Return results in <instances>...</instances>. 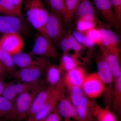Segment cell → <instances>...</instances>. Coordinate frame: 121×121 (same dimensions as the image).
<instances>
[{"label":"cell","mask_w":121,"mask_h":121,"mask_svg":"<svg viewBox=\"0 0 121 121\" xmlns=\"http://www.w3.org/2000/svg\"><path fill=\"white\" fill-rule=\"evenodd\" d=\"M26 121H35L34 119L28 118Z\"/></svg>","instance_id":"60d3db41"},{"label":"cell","mask_w":121,"mask_h":121,"mask_svg":"<svg viewBox=\"0 0 121 121\" xmlns=\"http://www.w3.org/2000/svg\"><path fill=\"white\" fill-rule=\"evenodd\" d=\"M74 16L77 19H96L95 9L91 0H81Z\"/></svg>","instance_id":"44dd1931"},{"label":"cell","mask_w":121,"mask_h":121,"mask_svg":"<svg viewBox=\"0 0 121 121\" xmlns=\"http://www.w3.org/2000/svg\"><path fill=\"white\" fill-rule=\"evenodd\" d=\"M13 103L0 95V121H11Z\"/></svg>","instance_id":"4316f807"},{"label":"cell","mask_w":121,"mask_h":121,"mask_svg":"<svg viewBox=\"0 0 121 121\" xmlns=\"http://www.w3.org/2000/svg\"><path fill=\"white\" fill-rule=\"evenodd\" d=\"M24 0H13V3L17 8L19 11H21L22 6ZM22 12V11H21Z\"/></svg>","instance_id":"8d00e7d4"},{"label":"cell","mask_w":121,"mask_h":121,"mask_svg":"<svg viewBox=\"0 0 121 121\" xmlns=\"http://www.w3.org/2000/svg\"><path fill=\"white\" fill-rule=\"evenodd\" d=\"M101 54L111 72L114 80L121 75V69L119 59L106 50L103 45L99 47Z\"/></svg>","instance_id":"d6986e66"},{"label":"cell","mask_w":121,"mask_h":121,"mask_svg":"<svg viewBox=\"0 0 121 121\" xmlns=\"http://www.w3.org/2000/svg\"><path fill=\"white\" fill-rule=\"evenodd\" d=\"M36 58L35 63L17 70L10 75L11 77L24 82H33L41 79L48 67L52 63L49 59L38 56Z\"/></svg>","instance_id":"7a4b0ae2"},{"label":"cell","mask_w":121,"mask_h":121,"mask_svg":"<svg viewBox=\"0 0 121 121\" xmlns=\"http://www.w3.org/2000/svg\"><path fill=\"white\" fill-rule=\"evenodd\" d=\"M45 73L46 82L49 86H55L59 82L64 72L59 65L51 64L48 67Z\"/></svg>","instance_id":"7402d4cb"},{"label":"cell","mask_w":121,"mask_h":121,"mask_svg":"<svg viewBox=\"0 0 121 121\" xmlns=\"http://www.w3.org/2000/svg\"><path fill=\"white\" fill-rule=\"evenodd\" d=\"M66 33L71 50H73L74 53L80 54L84 48L78 42L71 32L69 31Z\"/></svg>","instance_id":"836d02e7"},{"label":"cell","mask_w":121,"mask_h":121,"mask_svg":"<svg viewBox=\"0 0 121 121\" xmlns=\"http://www.w3.org/2000/svg\"><path fill=\"white\" fill-rule=\"evenodd\" d=\"M54 87L48 85L40 91L33 100L28 118L34 119L36 115L47 100Z\"/></svg>","instance_id":"9a60e30c"},{"label":"cell","mask_w":121,"mask_h":121,"mask_svg":"<svg viewBox=\"0 0 121 121\" xmlns=\"http://www.w3.org/2000/svg\"><path fill=\"white\" fill-rule=\"evenodd\" d=\"M63 18L54 12L49 13V16L44 27L45 36L56 46L66 32Z\"/></svg>","instance_id":"ba28073f"},{"label":"cell","mask_w":121,"mask_h":121,"mask_svg":"<svg viewBox=\"0 0 121 121\" xmlns=\"http://www.w3.org/2000/svg\"><path fill=\"white\" fill-rule=\"evenodd\" d=\"M65 13L63 20L66 26L68 27L73 19L81 0H64Z\"/></svg>","instance_id":"cb8c5ba5"},{"label":"cell","mask_w":121,"mask_h":121,"mask_svg":"<svg viewBox=\"0 0 121 121\" xmlns=\"http://www.w3.org/2000/svg\"><path fill=\"white\" fill-rule=\"evenodd\" d=\"M96 121V120H95H95H94V121Z\"/></svg>","instance_id":"7bdbcfd3"},{"label":"cell","mask_w":121,"mask_h":121,"mask_svg":"<svg viewBox=\"0 0 121 121\" xmlns=\"http://www.w3.org/2000/svg\"><path fill=\"white\" fill-rule=\"evenodd\" d=\"M29 53L32 56L45 58L56 59L60 57L56 46L46 36L39 33L36 35L34 45Z\"/></svg>","instance_id":"8992f818"},{"label":"cell","mask_w":121,"mask_h":121,"mask_svg":"<svg viewBox=\"0 0 121 121\" xmlns=\"http://www.w3.org/2000/svg\"><path fill=\"white\" fill-rule=\"evenodd\" d=\"M41 90L25 92L17 97L13 102L11 121H21L27 119L33 100Z\"/></svg>","instance_id":"3957f363"},{"label":"cell","mask_w":121,"mask_h":121,"mask_svg":"<svg viewBox=\"0 0 121 121\" xmlns=\"http://www.w3.org/2000/svg\"><path fill=\"white\" fill-rule=\"evenodd\" d=\"M69 92L68 98L75 106L84 96L82 87L73 86L66 88Z\"/></svg>","instance_id":"f546056e"},{"label":"cell","mask_w":121,"mask_h":121,"mask_svg":"<svg viewBox=\"0 0 121 121\" xmlns=\"http://www.w3.org/2000/svg\"><path fill=\"white\" fill-rule=\"evenodd\" d=\"M63 76L64 74L59 83L54 87L45 104L36 115L35 121L42 120L51 113L57 107L61 98L65 95L66 88Z\"/></svg>","instance_id":"5b68a950"},{"label":"cell","mask_w":121,"mask_h":121,"mask_svg":"<svg viewBox=\"0 0 121 121\" xmlns=\"http://www.w3.org/2000/svg\"><path fill=\"white\" fill-rule=\"evenodd\" d=\"M90 104L92 114L96 121H118L109 107H102L94 100H90Z\"/></svg>","instance_id":"2e32d148"},{"label":"cell","mask_w":121,"mask_h":121,"mask_svg":"<svg viewBox=\"0 0 121 121\" xmlns=\"http://www.w3.org/2000/svg\"><path fill=\"white\" fill-rule=\"evenodd\" d=\"M0 63L6 74H11L17 70L12 55L0 48Z\"/></svg>","instance_id":"484cf974"},{"label":"cell","mask_w":121,"mask_h":121,"mask_svg":"<svg viewBox=\"0 0 121 121\" xmlns=\"http://www.w3.org/2000/svg\"><path fill=\"white\" fill-rule=\"evenodd\" d=\"M6 73L0 63V80L3 82H5V79L6 77Z\"/></svg>","instance_id":"74e56055"},{"label":"cell","mask_w":121,"mask_h":121,"mask_svg":"<svg viewBox=\"0 0 121 121\" xmlns=\"http://www.w3.org/2000/svg\"><path fill=\"white\" fill-rule=\"evenodd\" d=\"M72 34L83 47L87 48L90 51L94 47L95 44L91 41L86 34L79 32L77 30L74 31Z\"/></svg>","instance_id":"4dcf8cb0"},{"label":"cell","mask_w":121,"mask_h":121,"mask_svg":"<svg viewBox=\"0 0 121 121\" xmlns=\"http://www.w3.org/2000/svg\"><path fill=\"white\" fill-rule=\"evenodd\" d=\"M63 121H75L73 119H69V118H64Z\"/></svg>","instance_id":"ab89813d"},{"label":"cell","mask_w":121,"mask_h":121,"mask_svg":"<svg viewBox=\"0 0 121 121\" xmlns=\"http://www.w3.org/2000/svg\"><path fill=\"white\" fill-rule=\"evenodd\" d=\"M60 116L63 118H69L78 121L75 107L72 103L68 97L64 95L60 100L57 107Z\"/></svg>","instance_id":"e0dca14e"},{"label":"cell","mask_w":121,"mask_h":121,"mask_svg":"<svg viewBox=\"0 0 121 121\" xmlns=\"http://www.w3.org/2000/svg\"><path fill=\"white\" fill-rule=\"evenodd\" d=\"M45 2H46V3L47 4H48V3H49V0H45Z\"/></svg>","instance_id":"b9f144b4"},{"label":"cell","mask_w":121,"mask_h":121,"mask_svg":"<svg viewBox=\"0 0 121 121\" xmlns=\"http://www.w3.org/2000/svg\"><path fill=\"white\" fill-rule=\"evenodd\" d=\"M24 2L29 22L39 33L45 36L44 27L49 13L42 0H24Z\"/></svg>","instance_id":"6da1fadb"},{"label":"cell","mask_w":121,"mask_h":121,"mask_svg":"<svg viewBox=\"0 0 121 121\" xmlns=\"http://www.w3.org/2000/svg\"><path fill=\"white\" fill-rule=\"evenodd\" d=\"M48 5L52 9V12L60 15L63 19L65 13L64 0H49Z\"/></svg>","instance_id":"d6a6232c"},{"label":"cell","mask_w":121,"mask_h":121,"mask_svg":"<svg viewBox=\"0 0 121 121\" xmlns=\"http://www.w3.org/2000/svg\"><path fill=\"white\" fill-rule=\"evenodd\" d=\"M41 121V120H40V121Z\"/></svg>","instance_id":"ee69618b"},{"label":"cell","mask_w":121,"mask_h":121,"mask_svg":"<svg viewBox=\"0 0 121 121\" xmlns=\"http://www.w3.org/2000/svg\"><path fill=\"white\" fill-rule=\"evenodd\" d=\"M96 63L97 67V72L99 78L105 84L108 86L105 89V101L106 107L110 108L112 101V95L113 86L114 78L110 69L104 60L101 54L98 55L96 58Z\"/></svg>","instance_id":"52a82bcc"},{"label":"cell","mask_w":121,"mask_h":121,"mask_svg":"<svg viewBox=\"0 0 121 121\" xmlns=\"http://www.w3.org/2000/svg\"><path fill=\"white\" fill-rule=\"evenodd\" d=\"M26 26L22 17L0 14V34H21L26 30Z\"/></svg>","instance_id":"30bf717a"},{"label":"cell","mask_w":121,"mask_h":121,"mask_svg":"<svg viewBox=\"0 0 121 121\" xmlns=\"http://www.w3.org/2000/svg\"><path fill=\"white\" fill-rule=\"evenodd\" d=\"M81 54L74 53L70 54L68 52H63L60 57L59 64L63 72H66L78 66H81L82 63L79 60Z\"/></svg>","instance_id":"ac0fdd59"},{"label":"cell","mask_w":121,"mask_h":121,"mask_svg":"<svg viewBox=\"0 0 121 121\" xmlns=\"http://www.w3.org/2000/svg\"><path fill=\"white\" fill-rule=\"evenodd\" d=\"M86 71L78 66L64 74V80L66 88L73 86L82 87L86 76Z\"/></svg>","instance_id":"5bb4252c"},{"label":"cell","mask_w":121,"mask_h":121,"mask_svg":"<svg viewBox=\"0 0 121 121\" xmlns=\"http://www.w3.org/2000/svg\"><path fill=\"white\" fill-rule=\"evenodd\" d=\"M12 57L15 65L20 69L33 65L37 61L36 57L35 59H33L29 53L22 51L13 55Z\"/></svg>","instance_id":"d4e9b609"},{"label":"cell","mask_w":121,"mask_h":121,"mask_svg":"<svg viewBox=\"0 0 121 121\" xmlns=\"http://www.w3.org/2000/svg\"><path fill=\"white\" fill-rule=\"evenodd\" d=\"M24 44L23 39L19 33L4 34L0 39V48L12 55L22 51Z\"/></svg>","instance_id":"7c38bea8"},{"label":"cell","mask_w":121,"mask_h":121,"mask_svg":"<svg viewBox=\"0 0 121 121\" xmlns=\"http://www.w3.org/2000/svg\"><path fill=\"white\" fill-rule=\"evenodd\" d=\"M102 35V45L106 50L119 59L121 50L119 37L116 33L110 29L99 28Z\"/></svg>","instance_id":"4fadbf2b"},{"label":"cell","mask_w":121,"mask_h":121,"mask_svg":"<svg viewBox=\"0 0 121 121\" xmlns=\"http://www.w3.org/2000/svg\"><path fill=\"white\" fill-rule=\"evenodd\" d=\"M7 83L5 82L0 80V95H2L3 91Z\"/></svg>","instance_id":"f35d334b"},{"label":"cell","mask_w":121,"mask_h":121,"mask_svg":"<svg viewBox=\"0 0 121 121\" xmlns=\"http://www.w3.org/2000/svg\"><path fill=\"white\" fill-rule=\"evenodd\" d=\"M45 86V81L42 79L31 82L9 83L5 85L2 95L13 103L17 97L21 94L26 92H33L41 90Z\"/></svg>","instance_id":"277c9868"},{"label":"cell","mask_w":121,"mask_h":121,"mask_svg":"<svg viewBox=\"0 0 121 121\" xmlns=\"http://www.w3.org/2000/svg\"><path fill=\"white\" fill-rule=\"evenodd\" d=\"M93 3L104 20L117 31L121 30V25L110 0H93Z\"/></svg>","instance_id":"8fae6325"},{"label":"cell","mask_w":121,"mask_h":121,"mask_svg":"<svg viewBox=\"0 0 121 121\" xmlns=\"http://www.w3.org/2000/svg\"><path fill=\"white\" fill-rule=\"evenodd\" d=\"M114 110L119 114L121 112V75L114 80L111 106Z\"/></svg>","instance_id":"603a6c76"},{"label":"cell","mask_w":121,"mask_h":121,"mask_svg":"<svg viewBox=\"0 0 121 121\" xmlns=\"http://www.w3.org/2000/svg\"><path fill=\"white\" fill-rule=\"evenodd\" d=\"M82 87L84 95L91 99L100 97L105 89V84L97 72L87 75Z\"/></svg>","instance_id":"9c48e42d"},{"label":"cell","mask_w":121,"mask_h":121,"mask_svg":"<svg viewBox=\"0 0 121 121\" xmlns=\"http://www.w3.org/2000/svg\"><path fill=\"white\" fill-rule=\"evenodd\" d=\"M76 30L82 33H85L88 30L96 27V19H86L79 18L77 19Z\"/></svg>","instance_id":"f1b7e54d"},{"label":"cell","mask_w":121,"mask_h":121,"mask_svg":"<svg viewBox=\"0 0 121 121\" xmlns=\"http://www.w3.org/2000/svg\"><path fill=\"white\" fill-rule=\"evenodd\" d=\"M95 45L99 47L102 45V35L99 28L96 27L91 29L84 33Z\"/></svg>","instance_id":"1f68e13d"},{"label":"cell","mask_w":121,"mask_h":121,"mask_svg":"<svg viewBox=\"0 0 121 121\" xmlns=\"http://www.w3.org/2000/svg\"><path fill=\"white\" fill-rule=\"evenodd\" d=\"M90 101L84 95L75 106L78 121H93L95 119L91 112Z\"/></svg>","instance_id":"ffe728a7"},{"label":"cell","mask_w":121,"mask_h":121,"mask_svg":"<svg viewBox=\"0 0 121 121\" xmlns=\"http://www.w3.org/2000/svg\"><path fill=\"white\" fill-rule=\"evenodd\" d=\"M61 118L56 107L51 113L41 120L42 121H60Z\"/></svg>","instance_id":"d590c367"},{"label":"cell","mask_w":121,"mask_h":121,"mask_svg":"<svg viewBox=\"0 0 121 121\" xmlns=\"http://www.w3.org/2000/svg\"><path fill=\"white\" fill-rule=\"evenodd\" d=\"M0 14L22 17V13L15 6L13 0H0Z\"/></svg>","instance_id":"83f0119b"},{"label":"cell","mask_w":121,"mask_h":121,"mask_svg":"<svg viewBox=\"0 0 121 121\" xmlns=\"http://www.w3.org/2000/svg\"><path fill=\"white\" fill-rule=\"evenodd\" d=\"M115 14L117 15L118 21L119 24L121 23V0H110Z\"/></svg>","instance_id":"e575fe53"}]
</instances>
